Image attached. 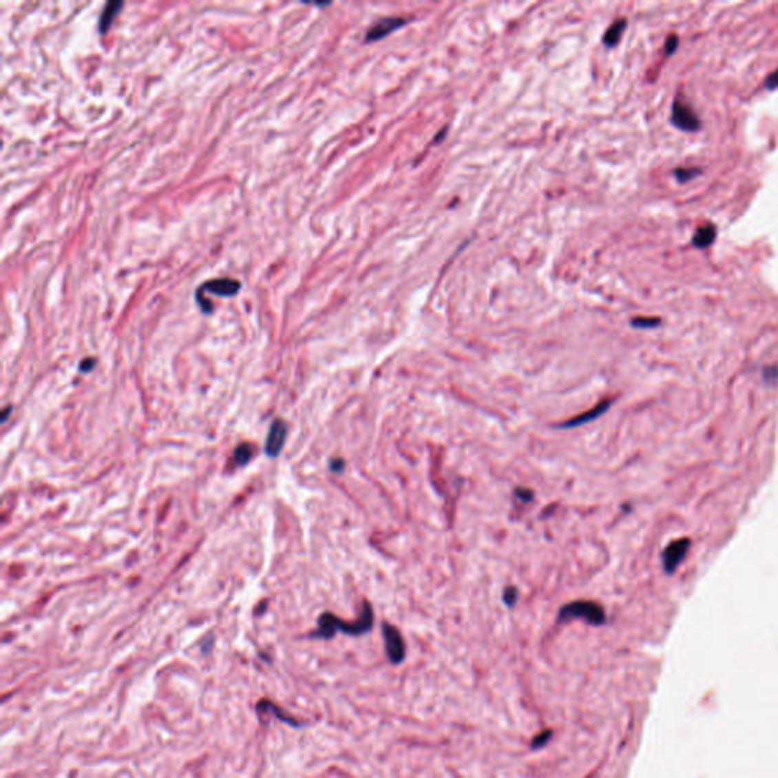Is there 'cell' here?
<instances>
[{"mask_svg": "<svg viewBox=\"0 0 778 778\" xmlns=\"http://www.w3.org/2000/svg\"><path fill=\"white\" fill-rule=\"evenodd\" d=\"M255 453V447L249 443L245 444H240L236 452H234V462H236V465H246L249 461L253 459Z\"/></svg>", "mask_w": 778, "mask_h": 778, "instance_id": "cell-14", "label": "cell"}, {"mask_svg": "<svg viewBox=\"0 0 778 778\" xmlns=\"http://www.w3.org/2000/svg\"><path fill=\"white\" fill-rule=\"evenodd\" d=\"M552 736H554V731H552V730L541 731L540 734H537V736H535V737L532 739L531 748H532L534 751L541 750V748H545V746L550 742V739H552Z\"/></svg>", "mask_w": 778, "mask_h": 778, "instance_id": "cell-16", "label": "cell"}, {"mask_svg": "<svg viewBox=\"0 0 778 778\" xmlns=\"http://www.w3.org/2000/svg\"><path fill=\"white\" fill-rule=\"evenodd\" d=\"M255 710H257V715H259V717H262L265 713L266 715H274L275 719H278V721L286 724V725L292 726V728H303V726H304V724L299 722L295 716L289 715L288 711L283 710L280 706H277V704H274L273 701H269V700H262L255 706Z\"/></svg>", "mask_w": 778, "mask_h": 778, "instance_id": "cell-10", "label": "cell"}, {"mask_svg": "<svg viewBox=\"0 0 778 778\" xmlns=\"http://www.w3.org/2000/svg\"><path fill=\"white\" fill-rule=\"evenodd\" d=\"M94 365H96V361H94V359H85V361H84L83 364H81L79 370L83 371V372H89V371L93 370Z\"/></svg>", "mask_w": 778, "mask_h": 778, "instance_id": "cell-23", "label": "cell"}, {"mask_svg": "<svg viewBox=\"0 0 778 778\" xmlns=\"http://www.w3.org/2000/svg\"><path fill=\"white\" fill-rule=\"evenodd\" d=\"M286 437H288V424L282 420H275L271 424L265 447V452L269 458H277L282 453Z\"/></svg>", "mask_w": 778, "mask_h": 778, "instance_id": "cell-9", "label": "cell"}, {"mask_svg": "<svg viewBox=\"0 0 778 778\" xmlns=\"http://www.w3.org/2000/svg\"><path fill=\"white\" fill-rule=\"evenodd\" d=\"M406 23H408V20L403 19V17L380 19V20L376 21V23L368 28V31H366V34H365V41L366 43L379 41L381 39H385V36H388L389 34H392L394 31H397V29H401Z\"/></svg>", "mask_w": 778, "mask_h": 778, "instance_id": "cell-6", "label": "cell"}, {"mask_svg": "<svg viewBox=\"0 0 778 778\" xmlns=\"http://www.w3.org/2000/svg\"><path fill=\"white\" fill-rule=\"evenodd\" d=\"M445 133H447V127H445V128H443V129H441V131H439V133H438V136H437V137H435V138H434V142H432V143H434V145H437V143H439V142H441V140H443V138H444V137H445Z\"/></svg>", "mask_w": 778, "mask_h": 778, "instance_id": "cell-24", "label": "cell"}, {"mask_svg": "<svg viewBox=\"0 0 778 778\" xmlns=\"http://www.w3.org/2000/svg\"><path fill=\"white\" fill-rule=\"evenodd\" d=\"M765 87L768 90L778 89V69H775L765 81Z\"/></svg>", "mask_w": 778, "mask_h": 778, "instance_id": "cell-21", "label": "cell"}, {"mask_svg": "<svg viewBox=\"0 0 778 778\" xmlns=\"http://www.w3.org/2000/svg\"><path fill=\"white\" fill-rule=\"evenodd\" d=\"M344 468H345V462H344V459L337 458V459L330 461V470H332V472H333V473H337V474H339V473H342V472H344Z\"/></svg>", "mask_w": 778, "mask_h": 778, "instance_id": "cell-22", "label": "cell"}, {"mask_svg": "<svg viewBox=\"0 0 778 778\" xmlns=\"http://www.w3.org/2000/svg\"><path fill=\"white\" fill-rule=\"evenodd\" d=\"M627 25H628L627 19H618L616 21H613L611 26L608 28L607 31H605L604 39H602V41H604V45H605L607 48L618 46L620 39H622V34L625 32Z\"/></svg>", "mask_w": 778, "mask_h": 778, "instance_id": "cell-13", "label": "cell"}, {"mask_svg": "<svg viewBox=\"0 0 778 778\" xmlns=\"http://www.w3.org/2000/svg\"><path fill=\"white\" fill-rule=\"evenodd\" d=\"M678 45H680V39H678V36L675 35V34H673V35H669V36H667V39H666V43H664V52H666L667 55L675 54V52H677V49H678Z\"/></svg>", "mask_w": 778, "mask_h": 778, "instance_id": "cell-20", "label": "cell"}, {"mask_svg": "<svg viewBox=\"0 0 778 778\" xmlns=\"http://www.w3.org/2000/svg\"><path fill=\"white\" fill-rule=\"evenodd\" d=\"M574 619H584L593 627H602L607 623V614L604 607L593 600H574L563 605L558 611V623L570 622Z\"/></svg>", "mask_w": 778, "mask_h": 778, "instance_id": "cell-2", "label": "cell"}, {"mask_svg": "<svg viewBox=\"0 0 778 778\" xmlns=\"http://www.w3.org/2000/svg\"><path fill=\"white\" fill-rule=\"evenodd\" d=\"M662 324V319L660 318H646V317H638L634 318L631 321V326L635 327V328H654L658 327Z\"/></svg>", "mask_w": 778, "mask_h": 778, "instance_id": "cell-17", "label": "cell"}, {"mask_svg": "<svg viewBox=\"0 0 778 778\" xmlns=\"http://www.w3.org/2000/svg\"><path fill=\"white\" fill-rule=\"evenodd\" d=\"M374 625V610L370 602H364L362 614L356 622H344L333 613H322L318 619V629L311 634L312 638L330 640L337 633L359 637L368 634Z\"/></svg>", "mask_w": 778, "mask_h": 778, "instance_id": "cell-1", "label": "cell"}, {"mask_svg": "<svg viewBox=\"0 0 778 778\" xmlns=\"http://www.w3.org/2000/svg\"><path fill=\"white\" fill-rule=\"evenodd\" d=\"M716 236H717L716 227L713 224H704L696 229L692 238V245L698 249H706L711 246V244L716 240Z\"/></svg>", "mask_w": 778, "mask_h": 778, "instance_id": "cell-12", "label": "cell"}, {"mask_svg": "<svg viewBox=\"0 0 778 778\" xmlns=\"http://www.w3.org/2000/svg\"><path fill=\"white\" fill-rule=\"evenodd\" d=\"M502 600L508 608H514L517 605V600H518V590L512 585L506 587V589L503 590V594H502Z\"/></svg>", "mask_w": 778, "mask_h": 778, "instance_id": "cell-18", "label": "cell"}, {"mask_svg": "<svg viewBox=\"0 0 778 778\" xmlns=\"http://www.w3.org/2000/svg\"><path fill=\"white\" fill-rule=\"evenodd\" d=\"M240 289V283L234 278H213V280L204 283L200 289L196 291V295H205V293H213V295H219L224 298L234 297Z\"/></svg>", "mask_w": 778, "mask_h": 778, "instance_id": "cell-7", "label": "cell"}, {"mask_svg": "<svg viewBox=\"0 0 778 778\" xmlns=\"http://www.w3.org/2000/svg\"><path fill=\"white\" fill-rule=\"evenodd\" d=\"M381 633H383L385 652L388 660L392 664H401L406 658V644L405 640H403L401 633L397 628L392 627L391 623H383Z\"/></svg>", "mask_w": 778, "mask_h": 778, "instance_id": "cell-4", "label": "cell"}, {"mask_svg": "<svg viewBox=\"0 0 778 778\" xmlns=\"http://www.w3.org/2000/svg\"><path fill=\"white\" fill-rule=\"evenodd\" d=\"M611 405H613V400H610V399L602 400L600 403H598L596 406L591 408L590 410H587V412H584V414H581V415H578V417H574V418H571V420L564 421V423H561V424H558V425H555V428H556V429H564V430H566V429L581 428V425H584V424H589V423H591V421H594V420H598L599 417L604 415V414L607 412V410L611 408Z\"/></svg>", "mask_w": 778, "mask_h": 778, "instance_id": "cell-8", "label": "cell"}, {"mask_svg": "<svg viewBox=\"0 0 778 778\" xmlns=\"http://www.w3.org/2000/svg\"><path fill=\"white\" fill-rule=\"evenodd\" d=\"M122 8H123V2H120V0H112V2L105 3L104 10H102V12H101L99 23H98L99 32L102 35H104L108 31V29L112 28L114 19L117 17V14L120 12Z\"/></svg>", "mask_w": 778, "mask_h": 778, "instance_id": "cell-11", "label": "cell"}, {"mask_svg": "<svg viewBox=\"0 0 778 778\" xmlns=\"http://www.w3.org/2000/svg\"><path fill=\"white\" fill-rule=\"evenodd\" d=\"M671 122L673 127H677L681 131H686V133H696L702 127L700 116L696 114L692 105L682 99V96H678L673 101Z\"/></svg>", "mask_w": 778, "mask_h": 778, "instance_id": "cell-3", "label": "cell"}, {"mask_svg": "<svg viewBox=\"0 0 778 778\" xmlns=\"http://www.w3.org/2000/svg\"><path fill=\"white\" fill-rule=\"evenodd\" d=\"M11 412H12V408H11V406H8V409H6V410H5V412H3V417H2V421H3V423H5L6 420H8V415H10Z\"/></svg>", "mask_w": 778, "mask_h": 778, "instance_id": "cell-25", "label": "cell"}, {"mask_svg": "<svg viewBox=\"0 0 778 778\" xmlns=\"http://www.w3.org/2000/svg\"><path fill=\"white\" fill-rule=\"evenodd\" d=\"M514 494L518 498V501H522L523 503H529L534 501V491L529 488H523V487H518L514 491Z\"/></svg>", "mask_w": 778, "mask_h": 778, "instance_id": "cell-19", "label": "cell"}, {"mask_svg": "<svg viewBox=\"0 0 778 778\" xmlns=\"http://www.w3.org/2000/svg\"><path fill=\"white\" fill-rule=\"evenodd\" d=\"M690 549V540L688 538H678L672 541L671 545H667L663 550V566L667 574H673L678 569L680 564L684 561L687 552Z\"/></svg>", "mask_w": 778, "mask_h": 778, "instance_id": "cell-5", "label": "cell"}, {"mask_svg": "<svg viewBox=\"0 0 778 778\" xmlns=\"http://www.w3.org/2000/svg\"><path fill=\"white\" fill-rule=\"evenodd\" d=\"M701 174H702L701 167H678V169H675V172H673L675 178H677V181L681 182V185L692 181L693 178H696Z\"/></svg>", "mask_w": 778, "mask_h": 778, "instance_id": "cell-15", "label": "cell"}]
</instances>
